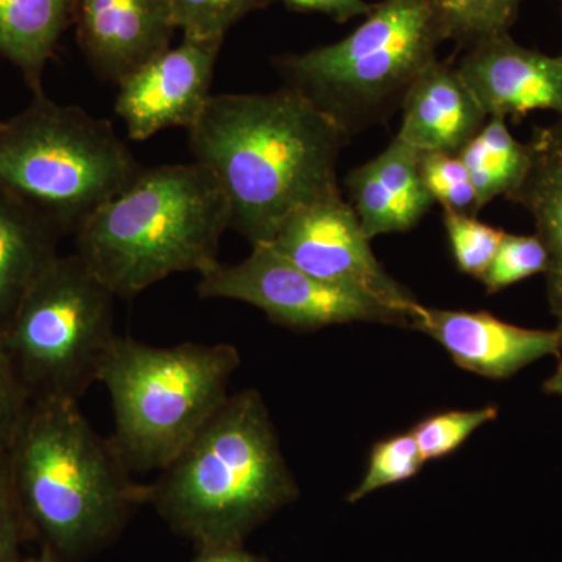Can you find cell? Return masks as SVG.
<instances>
[{
    "instance_id": "6da1fadb",
    "label": "cell",
    "mask_w": 562,
    "mask_h": 562,
    "mask_svg": "<svg viewBox=\"0 0 562 562\" xmlns=\"http://www.w3.org/2000/svg\"><path fill=\"white\" fill-rule=\"evenodd\" d=\"M187 132L194 161L227 198L232 231L251 247L271 243L295 211L341 195L338 162L350 136L290 88L211 94Z\"/></svg>"
},
{
    "instance_id": "7a4b0ae2",
    "label": "cell",
    "mask_w": 562,
    "mask_h": 562,
    "mask_svg": "<svg viewBox=\"0 0 562 562\" xmlns=\"http://www.w3.org/2000/svg\"><path fill=\"white\" fill-rule=\"evenodd\" d=\"M5 468L22 520L55 561L98 546L132 503L146 501V486L131 482L116 446L92 430L76 401L29 402Z\"/></svg>"
},
{
    "instance_id": "3957f363",
    "label": "cell",
    "mask_w": 562,
    "mask_h": 562,
    "mask_svg": "<svg viewBox=\"0 0 562 562\" xmlns=\"http://www.w3.org/2000/svg\"><path fill=\"white\" fill-rule=\"evenodd\" d=\"M299 495L257 390L228 395L191 442L146 486V501L205 547L238 543Z\"/></svg>"
},
{
    "instance_id": "277c9868",
    "label": "cell",
    "mask_w": 562,
    "mask_h": 562,
    "mask_svg": "<svg viewBox=\"0 0 562 562\" xmlns=\"http://www.w3.org/2000/svg\"><path fill=\"white\" fill-rule=\"evenodd\" d=\"M231 209L201 162L143 169L76 235V254L116 297L132 299L173 273L217 262Z\"/></svg>"
},
{
    "instance_id": "5b68a950",
    "label": "cell",
    "mask_w": 562,
    "mask_h": 562,
    "mask_svg": "<svg viewBox=\"0 0 562 562\" xmlns=\"http://www.w3.org/2000/svg\"><path fill=\"white\" fill-rule=\"evenodd\" d=\"M447 40L436 0H382L346 38L273 58L283 87L349 136L382 124Z\"/></svg>"
},
{
    "instance_id": "8992f818",
    "label": "cell",
    "mask_w": 562,
    "mask_h": 562,
    "mask_svg": "<svg viewBox=\"0 0 562 562\" xmlns=\"http://www.w3.org/2000/svg\"><path fill=\"white\" fill-rule=\"evenodd\" d=\"M239 366L232 344L155 347L116 336L98 382L109 392L111 441L127 468L165 469L227 401Z\"/></svg>"
},
{
    "instance_id": "52a82bcc",
    "label": "cell",
    "mask_w": 562,
    "mask_h": 562,
    "mask_svg": "<svg viewBox=\"0 0 562 562\" xmlns=\"http://www.w3.org/2000/svg\"><path fill=\"white\" fill-rule=\"evenodd\" d=\"M113 125L44 92L0 127V184L65 235L143 172Z\"/></svg>"
},
{
    "instance_id": "ba28073f",
    "label": "cell",
    "mask_w": 562,
    "mask_h": 562,
    "mask_svg": "<svg viewBox=\"0 0 562 562\" xmlns=\"http://www.w3.org/2000/svg\"><path fill=\"white\" fill-rule=\"evenodd\" d=\"M113 294L79 255H58L29 288L3 347L29 401L79 402L116 339Z\"/></svg>"
},
{
    "instance_id": "9c48e42d",
    "label": "cell",
    "mask_w": 562,
    "mask_h": 562,
    "mask_svg": "<svg viewBox=\"0 0 562 562\" xmlns=\"http://www.w3.org/2000/svg\"><path fill=\"white\" fill-rule=\"evenodd\" d=\"M202 299H224L261 310L273 324L313 331L331 325L372 322L408 327L398 314L379 303L310 276L271 246L251 247L246 260L217 261L199 273Z\"/></svg>"
},
{
    "instance_id": "30bf717a",
    "label": "cell",
    "mask_w": 562,
    "mask_h": 562,
    "mask_svg": "<svg viewBox=\"0 0 562 562\" xmlns=\"http://www.w3.org/2000/svg\"><path fill=\"white\" fill-rule=\"evenodd\" d=\"M266 246H271L310 276L357 292L391 310L408 327L413 313L420 305L412 292L384 271L357 213L344 201L342 194L292 213Z\"/></svg>"
},
{
    "instance_id": "8fae6325",
    "label": "cell",
    "mask_w": 562,
    "mask_h": 562,
    "mask_svg": "<svg viewBox=\"0 0 562 562\" xmlns=\"http://www.w3.org/2000/svg\"><path fill=\"white\" fill-rule=\"evenodd\" d=\"M224 41L183 36L116 85L114 110L128 138L146 140L166 128L190 131L211 98Z\"/></svg>"
},
{
    "instance_id": "7c38bea8",
    "label": "cell",
    "mask_w": 562,
    "mask_h": 562,
    "mask_svg": "<svg viewBox=\"0 0 562 562\" xmlns=\"http://www.w3.org/2000/svg\"><path fill=\"white\" fill-rule=\"evenodd\" d=\"M457 70L487 117L536 110L562 117V55L550 57L498 33L468 47Z\"/></svg>"
},
{
    "instance_id": "4fadbf2b",
    "label": "cell",
    "mask_w": 562,
    "mask_h": 562,
    "mask_svg": "<svg viewBox=\"0 0 562 562\" xmlns=\"http://www.w3.org/2000/svg\"><path fill=\"white\" fill-rule=\"evenodd\" d=\"M409 328L441 344L464 371L503 380L531 362L562 350V330H531L486 312H457L419 305Z\"/></svg>"
},
{
    "instance_id": "5bb4252c",
    "label": "cell",
    "mask_w": 562,
    "mask_h": 562,
    "mask_svg": "<svg viewBox=\"0 0 562 562\" xmlns=\"http://www.w3.org/2000/svg\"><path fill=\"white\" fill-rule=\"evenodd\" d=\"M74 27L85 58L117 85L172 46L171 0H76Z\"/></svg>"
},
{
    "instance_id": "9a60e30c",
    "label": "cell",
    "mask_w": 562,
    "mask_h": 562,
    "mask_svg": "<svg viewBox=\"0 0 562 562\" xmlns=\"http://www.w3.org/2000/svg\"><path fill=\"white\" fill-rule=\"evenodd\" d=\"M422 151L401 139L346 177L350 205L369 239L413 231L435 201L420 173Z\"/></svg>"
},
{
    "instance_id": "2e32d148",
    "label": "cell",
    "mask_w": 562,
    "mask_h": 562,
    "mask_svg": "<svg viewBox=\"0 0 562 562\" xmlns=\"http://www.w3.org/2000/svg\"><path fill=\"white\" fill-rule=\"evenodd\" d=\"M401 110L402 124L395 138L422 154L457 155L487 121L457 68L438 60L417 77Z\"/></svg>"
},
{
    "instance_id": "e0dca14e",
    "label": "cell",
    "mask_w": 562,
    "mask_h": 562,
    "mask_svg": "<svg viewBox=\"0 0 562 562\" xmlns=\"http://www.w3.org/2000/svg\"><path fill=\"white\" fill-rule=\"evenodd\" d=\"M527 177L509 201L535 221L536 236L547 250V297L562 330V117L532 131Z\"/></svg>"
},
{
    "instance_id": "ac0fdd59",
    "label": "cell",
    "mask_w": 562,
    "mask_h": 562,
    "mask_svg": "<svg viewBox=\"0 0 562 562\" xmlns=\"http://www.w3.org/2000/svg\"><path fill=\"white\" fill-rule=\"evenodd\" d=\"M61 235L31 203L0 184V331L29 288L58 257Z\"/></svg>"
},
{
    "instance_id": "d6986e66",
    "label": "cell",
    "mask_w": 562,
    "mask_h": 562,
    "mask_svg": "<svg viewBox=\"0 0 562 562\" xmlns=\"http://www.w3.org/2000/svg\"><path fill=\"white\" fill-rule=\"evenodd\" d=\"M76 0H0V58L21 70L33 94L74 21Z\"/></svg>"
},
{
    "instance_id": "ffe728a7",
    "label": "cell",
    "mask_w": 562,
    "mask_h": 562,
    "mask_svg": "<svg viewBox=\"0 0 562 562\" xmlns=\"http://www.w3.org/2000/svg\"><path fill=\"white\" fill-rule=\"evenodd\" d=\"M457 155L468 169L482 210L495 199H512L531 162L530 146L514 138L503 116L487 117Z\"/></svg>"
},
{
    "instance_id": "44dd1931",
    "label": "cell",
    "mask_w": 562,
    "mask_h": 562,
    "mask_svg": "<svg viewBox=\"0 0 562 562\" xmlns=\"http://www.w3.org/2000/svg\"><path fill=\"white\" fill-rule=\"evenodd\" d=\"M524 0H436L447 40L462 47L509 32Z\"/></svg>"
},
{
    "instance_id": "7402d4cb",
    "label": "cell",
    "mask_w": 562,
    "mask_h": 562,
    "mask_svg": "<svg viewBox=\"0 0 562 562\" xmlns=\"http://www.w3.org/2000/svg\"><path fill=\"white\" fill-rule=\"evenodd\" d=\"M424 464L419 446L412 431L376 442L369 458L364 479L355 487L347 501L357 503L382 487L406 482L416 476Z\"/></svg>"
},
{
    "instance_id": "603a6c76",
    "label": "cell",
    "mask_w": 562,
    "mask_h": 562,
    "mask_svg": "<svg viewBox=\"0 0 562 562\" xmlns=\"http://www.w3.org/2000/svg\"><path fill=\"white\" fill-rule=\"evenodd\" d=\"M265 0H171L177 31L187 38L224 41L233 25Z\"/></svg>"
},
{
    "instance_id": "cb8c5ba5",
    "label": "cell",
    "mask_w": 562,
    "mask_h": 562,
    "mask_svg": "<svg viewBox=\"0 0 562 562\" xmlns=\"http://www.w3.org/2000/svg\"><path fill=\"white\" fill-rule=\"evenodd\" d=\"M442 221L458 269L465 276L482 280L505 232L484 224L471 214L449 210H443Z\"/></svg>"
},
{
    "instance_id": "d4e9b609",
    "label": "cell",
    "mask_w": 562,
    "mask_h": 562,
    "mask_svg": "<svg viewBox=\"0 0 562 562\" xmlns=\"http://www.w3.org/2000/svg\"><path fill=\"white\" fill-rule=\"evenodd\" d=\"M420 173L432 201L442 210L471 216L482 211L468 169L458 155L443 151L422 154Z\"/></svg>"
},
{
    "instance_id": "484cf974",
    "label": "cell",
    "mask_w": 562,
    "mask_h": 562,
    "mask_svg": "<svg viewBox=\"0 0 562 562\" xmlns=\"http://www.w3.org/2000/svg\"><path fill=\"white\" fill-rule=\"evenodd\" d=\"M497 416L498 408L494 405L468 412H446L419 422L412 432L422 458L428 462L453 453L473 432L497 419Z\"/></svg>"
},
{
    "instance_id": "4316f807",
    "label": "cell",
    "mask_w": 562,
    "mask_h": 562,
    "mask_svg": "<svg viewBox=\"0 0 562 562\" xmlns=\"http://www.w3.org/2000/svg\"><path fill=\"white\" fill-rule=\"evenodd\" d=\"M546 269L547 250L538 236L505 233L482 281L486 291L495 294Z\"/></svg>"
},
{
    "instance_id": "83f0119b",
    "label": "cell",
    "mask_w": 562,
    "mask_h": 562,
    "mask_svg": "<svg viewBox=\"0 0 562 562\" xmlns=\"http://www.w3.org/2000/svg\"><path fill=\"white\" fill-rule=\"evenodd\" d=\"M29 402L0 336V462L7 461L11 441Z\"/></svg>"
},
{
    "instance_id": "f1b7e54d",
    "label": "cell",
    "mask_w": 562,
    "mask_h": 562,
    "mask_svg": "<svg viewBox=\"0 0 562 562\" xmlns=\"http://www.w3.org/2000/svg\"><path fill=\"white\" fill-rule=\"evenodd\" d=\"M24 525L11 492L5 468V472L0 476V562L18 561V546Z\"/></svg>"
},
{
    "instance_id": "f546056e",
    "label": "cell",
    "mask_w": 562,
    "mask_h": 562,
    "mask_svg": "<svg viewBox=\"0 0 562 562\" xmlns=\"http://www.w3.org/2000/svg\"><path fill=\"white\" fill-rule=\"evenodd\" d=\"M279 2L292 11L325 14L339 24L355 18L368 16L372 10V3L366 0H279Z\"/></svg>"
},
{
    "instance_id": "4dcf8cb0",
    "label": "cell",
    "mask_w": 562,
    "mask_h": 562,
    "mask_svg": "<svg viewBox=\"0 0 562 562\" xmlns=\"http://www.w3.org/2000/svg\"><path fill=\"white\" fill-rule=\"evenodd\" d=\"M194 562H261L250 553L239 549L238 543L205 547L203 553Z\"/></svg>"
},
{
    "instance_id": "1f68e13d",
    "label": "cell",
    "mask_w": 562,
    "mask_h": 562,
    "mask_svg": "<svg viewBox=\"0 0 562 562\" xmlns=\"http://www.w3.org/2000/svg\"><path fill=\"white\" fill-rule=\"evenodd\" d=\"M543 390L549 392V394L561 395L562 397V364L557 369V372L547 380L546 384H543Z\"/></svg>"
},
{
    "instance_id": "d6a6232c",
    "label": "cell",
    "mask_w": 562,
    "mask_h": 562,
    "mask_svg": "<svg viewBox=\"0 0 562 562\" xmlns=\"http://www.w3.org/2000/svg\"><path fill=\"white\" fill-rule=\"evenodd\" d=\"M16 562H57L55 561L54 554L47 552V550H43V553L40 557L27 558V560H18Z\"/></svg>"
},
{
    "instance_id": "836d02e7",
    "label": "cell",
    "mask_w": 562,
    "mask_h": 562,
    "mask_svg": "<svg viewBox=\"0 0 562 562\" xmlns=\"http://www.w3.org/2000/svg\"><path fill=\"white\" fill-rule=\"evenodd\" d=\"M5 472V461L0 462V476Z\"/></svg>"
},
{
    "instance_id": "e575fe53",
    "label": "cell",
    "mask_w": 562,
    "mask_h": 562,
    "mask_svg": "<svg viewBox=\"0 0 562 562\" xmlns=\"http://www.w3.org/2000/svg\"><path fill=\"white\" fill-rule=\"evenodd\" d=\"M0 127H2V122H0Z\"/></svg>"
},
{
    "instance_id": "d590c367",
    "label": "cell",
    "mask_w": 562,
    "mask_h": 562,
    "mask_svg": "<svg viewBox=\"0 0 562 562\" xmlns=\"http://www.w3.org/2000/svg\"><path fill=\"white\" fill-rule=\"evenodd\" d=\"M561 3H562V0H561Z\"/></svg>"
}]
</instances>
